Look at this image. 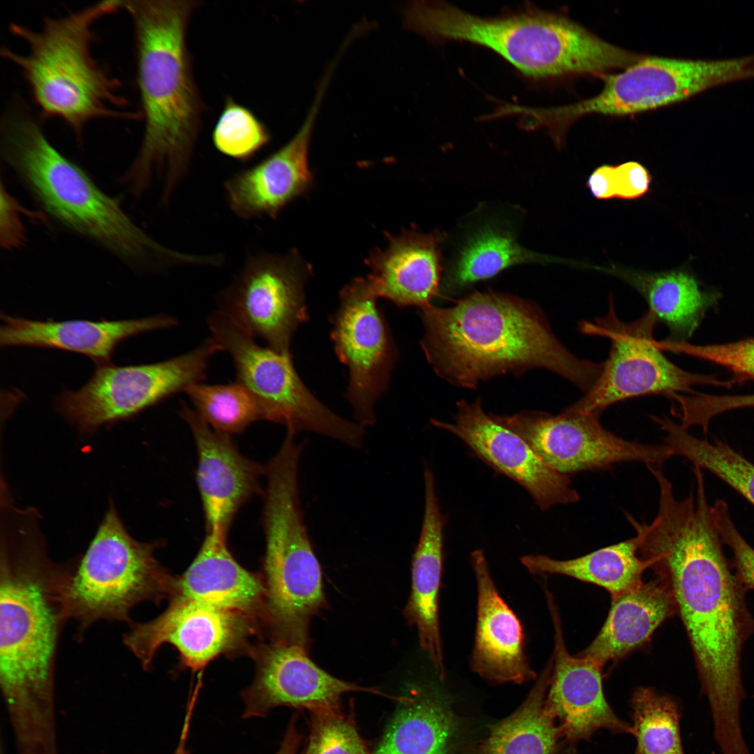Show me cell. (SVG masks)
I'll return each mask as SVG.
<instances>
[{
    "label": "cell",
    "instance_id": "cell-43",
    "mask_svg": "<svg viewBox=\"0 0 754 754\" xmlns=\"http://www.w3.org/2000/svg\"><path fill=\"white\" fill-rule=\"evenodd\" d=\"M586 186L598 200L616 198L614 165H602L596 168L589 176Z\"/></svg>",
    "mask_w": 754,
    "mask_h": 754
},
{
    "label": "cell",
    "instance_id": "cell-5",
    "mask_svg": "<svg viewBox=\"0 0 754 754\" xmlns=\"http://www.w3.org/2000/svg\"><path fill=\"white\" fill-rule=\"evenodd\" d=\"M1 156L39 207L58 226L140 272L184 267L186 253L151 237L77 165L50 142L28 113L10 111L1 131Z\"/></svg>",
    "mask_w": 754,
    "mask_h": 754
},
{
    "label": "cell",
    "instance_id": "cell-44",
    "mask_svg": "<svg viewBox=\"0 0 754 754\" xmlns=\"http://www.w3.org/2000/svg\"><path fill=\"white\" fill-rule=\"evenodd\" d=\"M301 741L302 736L297 727V716H293L276 754H302L299 750Z\"/></svg>",
    "mask_w": 754,
    "mask_h": 754
},
{
    "label": "cell",
    "instance_id": "cell-22",
    "mask_svg": "<svg viewBox=\"0 0 754 754\" xmlns=\"http://www.w3.org/2000/svg\"><path fill=\"white\" fill-rule=\"evenodd\" d=\"M545 593L554 630L552 672L545 704L563 737L575 742L600 729L633 733V727L619 718L605 700L603 667L587 657L568 651L558 609L551 593Z\"/></svg>",
    "mask_w": 754,
    "mask_h": 754
},
{
    "label": "cell",
    "instance_id": "cell-27",
    "mask_svg": "<svg viewBox=\"0 0 754 754\" xmlns=\"http://www.w3.org/2000/svg\"><path fill=\"white\" fill-rule=\"evenodd\" d=\"M226 538L206 534L188 568L182 575L174 577L170 598L202 601L263 623L266 593L263 579L236 561Z\"/></svg>",
    "mask_w": 754,
    "mask_h": 754
},
{
    "label": "cell",
    "instance_id": "cell-1",
    "mask_svg": "<svg viewBox=\"0 0 754 754\" xmlns=\"http://www.w3.org/2000/svg\"><path fill=\"white\" fill-rule=\"evenodd\" d=\"M638 553L670 586L686 628L714 734L723 741L741 736L745 697L741 674L744 644L754 634L746 591L727 559L713 504L698 491L658 501L650 524L635 526Z\"/></svg>",
    "mask_w": 754,
    "mask_h": 754
},
{
    "label": "cell",
    "instance_id": "cell-40",
    "mask_svg": "<svg viewBox=\"0 0 754 754\" xmlns=\"http://www.w3.org/2000/svg\"><path fill=\"white\" fill-rule=\"evenodd\" d=\"M713 506L724 545L733 554L734 572L746 591L754 590V549L735 525L726 502L718 500Z\"/></svg>",
    "mask_w": 754,
    "mask_h": 754
},
{
    "label": "cell",
    "instance_id": "cell-36",
    "mask_svg": "<svg viewBox=\"0 0 754 754\" xmlns=\"http://www.w3.org/2000/svg\"><path fill=\"white\" fill-rule=\"evenodd\" d=\"M633 733L639 754H684L677 702L651 688H638L631 698Z\"/></svg>",
    "mask_w": 754,
    "mask_h": 754
},
{
    "label": "cell",
    "instance_id": "cell-19",
    "mask_svg": "<svg viewBox=\"0 0 754 754\" xmlns=\"http://www.w3.org/2000/svg\"><path fill=\"white\" fill-rule=\"evenodd\" d=\"M457 406L452 423L432 420L431 424L457 436L480 459L519 484L540 510L579 500L570 477L549 466L521 436L486 414L480 399Z\"/></svg>",
    "mask_w": 754,
    "mask_h": 754
},
{
    "label": "cell",
    "instance_id": "cell-25",
    "mask_svg": "<svg viewBox=\"0 0 754 754\" xmlns=\"http://www.w3.org/2000/svg\"><path fill=\"white\" fill-rule=\"evenodd\" d=\"M424 506L419 540L411 564V589L404 609L410 626L415 627L420 649L440 679L445 674L439 628L438 603L443 561V527L435 479L428 465L424 468Z\"/></svg>",
    "mask_w": 754,
    "mask_h": 754
},
{
    "label": "cell",
    "instance_id": "cell-29",
    "mask_svg": "<svg viewBox=\"0 0 754 754\" xmlns=\"http://www.w3.org/2000/svg\"><path fill=\"white\" fill-rule=\"evenodd\" d=\"M399 709L372 754H449L459 720L435 687L417 686L399 697Z\"/></svg>",
    "mask_w": 754,
    "mask_h": 754
},
{
    "label": "cell",
    "instance_id": "cell-17",
    "mask_svg": "<svg viewBox=\"0 0 754 754\" xmlns=\"http://www.w3.org/2000/svg\"><path fill=\"white\" fill-rule=\"evenodd\" d=\"M367 278L341 290L332 338L339 360L349 369L346 399L362 427L376 423L375 405L386 390L397 349Z\"/></svg>",
    "mask_w": 754,
    "mask_h": 754
},
{
    "label": "cell",
    "instance_id": "cell-20",
    "mask_svg": "<svg viewBox=\"0 0 754 754\" xmlns=\"http://www.w3.org/2000/svg\"><path fill=\"white\" fill-rule=\"evenodd\" d=\"M331 75L326 73L302 126L283 146L257 164L239 170L223 184L230 209L239 218L275 219L311 186L308 153L311 133Z\"/></svg>",
    "mask_w": 754,
    "mask_h": 754
},
{
    "label": "cell",
    "instance_id": "cell-3",
    "mask_svg": "<svg viewBox=\"0 0 754 754\" xmlns=\"http://www.w3.org/2000/svg\"><path fill=\"white\" fill-rule=\"evenodd\" d=\"M0 550V684L11 711L52 714L66 596L78 558L57 562L33 509L10 508Z\"/></svg>",
    "mask_w": 754,
    "mask_h": 754
},
{
    "label": "cell",
    "instance_id": "cell-11",
    "mask_svg": "<svg viewBox=\"0 0 754 754\" xmlns=\"http://www.w3.org/2000/svg\"><path fill=\"white\" fill-rule=\"evenodd\" d=\"M207 324L212 337L231 357L236 381L258 402L263 420L295 434L311 431L352 448L363 446L364 428L340 417L312 394L297 374L290 353L259 345L219 309L210 313Z\"/></svg>",
    "mask_w": 754,
    "mask_h": 754
},
{
    "label": "cell",
    "instance_id": "cell-6",
    "mask_svg": "<svg viewBox=\"0 0 754 754\" xmlns=\"http://www.w3.org/2000/svg\"><path fill=\"white\" fill-rule=\"evenodd\" d=\"M404 20L408 29L435 43L457 40L485 47L535 82L601 75L633 61L630 51L566 16L536 8L485 17L444 1H415L404 8Z\"/></svg>",
    "mask_w": 754,
    "mask_h": 754
},
{
    "label": "cell",
    "instance_id": "cell-2",
    "mask_svg": "<svg viewBox=\"0 0 754 754\" xmlns=\"http://www.w3.org/2000/svg\"><path fill=\"white\" fill-rule=\"evenodd\" d=\"M198 1H125L136 48L144 119L139 151L121 184L136 198L154 186L166 206L188 175L205 105L194 77L187 36Z\"/></svg>",
    "mask_w": 754,
    "mask_h": 754
},
{
    "label": "cell",
    "instance_id": "cell-8",
    "mask_svg": "<svg viewBox=\"0 0 754 754\" xmlns=\"http://www.w3.org/2000/svg\"><path fill=\"white\" fill-rule=\"evenodd\" d=\"M298 477L271 474L263 492V623L272 640L309 650L312 618L327 607L320 563L300 505Z\"/></svg>",
    "mask_w": 754,
    "mask_h": 754
},
{
    "label": "cell",
    "instance_id": "cell-24",
    "mask_svg": "<svg viewBox=\"0 0 754 754\" xmlns=\"http://www.w3.org/2000/svg\"><path fill=\"white\" fill-rule=\"evenodd\" d=\"M1 347H38L86 355L96 365L110 364L117 347L138 334L172 328L175 318L167 314L125 320H37L1 313Z\"/></svg>",
    "mask_w": 754,
    "mask_h": 754
},
{
    "label": "cell",
    "instance_id": "cell-45",
    "mask_svg": "<svg viewBox=\"0 0 754 754\" xmlns=\"http://www.w3.org/2000/svg\"><path fill=\"white\" fill-rule=\"evenodd\" d=\"M195 702L194 701H189L187 705L186 713L182 727L179 741L178 745L173 754H188L186 748V741L188 734V729L190 725L191 719L193 714Z\"/></svg>",
    "mask_w": 754,
    "mask_h": 754
},
{
    "label": "cell",
    "instance_id": "cell-16",
    "mask_svg": "<svg viewBox=\"0 0 754 754\" xmlns=\"http://www.w3.org/2000/svg\"><path fill=\"white\" fill-rule=\"evenodd\" d=\"M156 618L132 621L123 642L149 670L160 647L169 644L179 653L183 665L194 671L223 654L249 653V639L258 623L239 612L184 598H170Z\"/></svg>",
    "mask_w": 754,
    "mask_h": 754
},
{
    "label": "cell",
    "instance_id": "cell-23",
    "mask_svg": "<svg viewBox=\"0 0 754 754\" xmlns=\"http://www.w3.org/2000/svg\"><path fill=\"white\" fill-rule=\"evenodd\" d=\"M471 563L478 592L472 671L494 684L536 679L525 653L522 625L496 589L483 551L473 552Z\"/></svg>",
    "mask_w": 754,
    "mask_h": 754
},
{
    "label": "cell",
    "instance_id": "cell-32",
    "mask_svg": "<svg viewBox=\"0 0 754 754\" xmlns=\"http://www.w3.org/2000/svg\"><path fill=\"white\" fill-rule=\"evenodd\" d=\"M637 536L600 548L584 556L556 560L541 554L521 557L532 574H556L573 577L605 589L614 596L640 582L653 561L638 554Z\"/></svg>",
    "mask_w": 754,
    "mask_h": 754
},
{
    "label": "cell",
    "instance_id": "cell-4",
    "mask_svg": "<svg viewBox=\"0 0 754 754\" xmlns=\"http://www.w3.org/2000/svg\"><path fill=\"white\" fill-rule=\"evenodd\" d=\"M421 309L426 357L454 385L475 388L498 375L545 369L586 393L601 374L603 363L568 350L542 311L517 297L476 291L450 307Z\"/></svg>",
    "mask_w": 754,
    "mask_h": 754
},
{
    "label": "cell",
    "instance_id": "cell-18",
    "mask_svg": "<svg viewBox=\"0 0 754 754\" xmlns=\"http://www.w3.org/2000/svg\"><path fill=\"white\" fill-rule=\"evenodd\" d=\"M304 649L275 640L252 646L256 673L242 693L243 717H264L276 707L306 709L316 714L340 709L341 699L349 692L386 695L337 679L318 667Z\"/></svg>",
    "mask_w": 754,
    "mask_h": 754
},
{
    "label": "cell",
    "instance_id": "cell-7",
    "mask_svg": "<svg viewBox=\"0 0 754 754\" xmlns=\"http://www.w3.org/2000/svg\"><path fill=\"white\" fill-rule=\"evenodd\" d=\"M124 3L103 1L63 17H46L38 30L11 23V34L27 50L1 49V56L22 73L41 113L62 120L78 136L96 119L142 117L122 110L128 103L119 92L121 83L91 52L95 24L123 9Z\"/></svg>",
    "mask_w": 754,
    "mask_h": 754
},
{
    "label": "cell",
    "instance_id": "cell-34",
    "mask_svg": "<svg viewBox=\"0 0 754 754\" xmlns=\"http://www.w3.org/2000/svg\"><path fill=\"white\" fill-rule=\"evenodd\" d=\"M658 424L665 433V444L673 456L682 457L693 466L710 472L754 506L753 462L725 442L697 438L667 417L660 418Z\"/></svg>",
    "mask_w": 754,
    "mask_h": 754
},
{
    "label": "cell",
    "instance_id": "cell-35",
    "mask_svg": "<svg viewBox=\"0 0 754 754\" xmlns=\"http://www.w3.org/2000/svg\"><path fill=\"white\" fill-rule=\"evenodd\" d=\"M195 411L214 430L228 435L243 431L263 419L262 409L253 394L238 382L210 385L202 382L184 392Z\"/></svg>",
    "mask_w": 754,
    "mask_h": 754
},
{
    "label": "cell",
    "instance_id": "cell-10",
    "mask_svg": "<svg viewBox=\"0 0 754 754\" xmlns=\"http://www.w3.org/2000/svg\"><path fill=\"white\" fill-rule=\"evenodd\" d=\"M747 57L704 60L645 57L617 74H603L602 91L564 106L529 108L524 111L527 128H546L560 147L565 134L579 118L591 114L626 115L645 112L689 98L713 87L751 79Z\"/></svg>",
    "mask_w": 754,
    "mask_h": 754
},
{
    "label": "cell",
    "instance_id": "cell-42",
    "mask_svg": "<svg viewBox=\"0 0 754 754\" xmlns=\"http://www.w3.org/2000/svg\"><path fill=\"white\" fill-rule=\"evenodd\" d=\"M615 168L616 198L635 200L646 195L652 181L648 169L637 161H627Z\"/></svg>",
    "mask_w": 754,
    "mask_h": 754
},
{
    "label": "cell",
    "instance_id": "cell-46",
    "mask_svg": "<svg viewBox=\"0 0 754 754\" xmlns=\"http://www.w3.org/2000/svg\"><path fill=\"white\" fill-rule=\"evenodd\" d=\"M635 754H639V753L637 752V750H636V752H635Z\"/></svg>",
    "mask_w": 754,
    "mask_h": 754
},
{
    "label": "cell",
    "instance_id": "cell-21",
    "mask_svg": "<svg viewBox=\"0 0 754 754\" xmlns=\"http://www.w3.org/2000/svg\"><path fill=\"white\" fill-rule=\"evenodd\" d=\"M179 415L189 427L198 454L196 480L207 534L227 538L240 507L259 491L265 468L243 456L230 435L213 429L182 402Z\"/></svg>",
    "mask_w": 754,
    "mask_h": 754
},
{
    "label": "cell",
    "instance_id": "cell-14",
    "mask_svg": "<svg viewBox=\"0 0 754 754\" xmlns=\"http://www.w3.org/2000/svg\"><path fill=\"white\" fill-rule=\"evenodd\" d=\"M309 268L295 251L250 253L217 297L219 310L253 338L290 353L292 338L308 318L304 285Z\"/></svg>",
    "mask_w": 754,
    "mask_h": 754
},
{
    "label": "cell",
    "instance_id": "cell-30",
    "mask_svg": "<svg viewBox=\"0 0 754 754\" xmlns=\"http://www.w3.org/2000/svg\"><path fill=\"white\" fill-rule=\"evenodd\" d=\"M612 273L634 288L645 300L658 322L663 323L672 341H686L698 328L707 311L720 295L703 290L686 269L660 272L615 269Z\"/></svg>",
    "mask_w": 754,
    "mask_h": 754
},
{
    "label": "cell",
    "instance_id": "cell-38",
    "mask_svg": "<svg viewBox=\"0 0 754 754\" xmlns=\"http://www.w3.org/2000/svg\"><path fill=\"white\" fill-rule=\"evenodd\" d=\"M656 345L663 351L683 354L725 367L734 375V382L754 380V338L704 345L666 339L656 340Z\"/></svg>",
    "mask_w": 754,
    "mask_h": 754
},
{
    "label": "cell",
    "instance_id": "cell-28",
    "mask_svg": "<svg viewBox=\"0 0 754 754\" xmlns=\"http://www.w3.org/2000/svg\"><path fill=\"white\" fill-rule=\"evenodd\" d=\"M605 623L593 642L579 655L602 667L642 645L667 619L677 614L668 583L658 577L612 596Z\"/></svg>",
    "mask_w": 754,
    "mask_h": 754
},
{
    "label": "cell",
    "instance_id": "cell-9",
    "mask_svg": "<svg viewBox=\"0 0 754 754\" xmlns=\"http://www.w3.org/2000/svg\"><path fill=\"white\" fill-rule=\"evenodd\" d=\"M156 542L133 538L110 504L84 554L78 558L66 596L75 638L99 621H133L131 612L145 602L170 598L174 577L155 557Z\"/></svg>",
    "mask_w": 754,
    "mask_h": 754
},
{
    "label": "cell",
    "instance_id": "cell-39",
    "mask_svg": "<svg viewBox=\"0 0 754 754\" xmlns=\"http://www.w3.org/2000/svg\"><path fill=\"white\" fill-rule=\"evenodd\" d=\"M310 728L303 754H369L355 725L340 709L312 714Z\"/></svg>",
    "mask_w": 754,
    "mask_h": 754
},
{
    "label": "cell",
    "instance_id": "cell-41",
    "mask_svg": "<svg viewBox=\"0 0 754 754\" xmlns=\"http://www.w3.org/2000/svg\"><path fill=\"white\" fill-rule=\"evenodd\" d=\"M1 246L7 250L19 248L27 241L26 230L21 214L24 208L1 183L0 194Z\"/></svg>",
    "mask_w": 754,
    "mask_h": 754
},
{
    "label": "cell",
    "instance_id": "cell-26",
    "mask_svg": "<svg viewBox=\"0 0 754 754\" xmlns=\"http://www.w3.org/2000/svg\"><path fill=\"white\" fill-rule=\"evenodd\" d=\"M385 236L387 247L374 250L366 260L371 271L367 279L373 292L399 307L431 304L440 289L443 235L411 229Z\"/></svg>",
    "mask_w": 754,
    "mask_h": 754
},
{
    "label": "cell",
    "instance_id": "cell-13",
    "mask_svg": "<svg viewBox=\"0 0 754 754\" xmlns=\"http://www.w3.org/2000/svg\"><path fill=\"white\" fill-rule=\"evenodd\" d=\"M221 350L209 337L193 349L163 361L127 366L97 365L77 390L56 399L57 411L83 433L133 417L144 410L202 382L212 358Z\"/></svg>",
    "mask_w": 754,
    "mask_h": 754
},
{
    "label": "cell",
    "instance_id": "cell-31",
    "mask_svg": "<svg viewBox=\"0 0 754 754\" xmlns=\"http://www.w3.org/2000/svg\"><path fill=\"white\" fill-rule=\"evenodd\" d=\"M552 665L551 658L515 711L489 726L475 754H554L563 735L545 704Z\"/></svg>",
    "mask_w": 754,
    "mask_h": 754
},
{
    "label": "cell",
    "instance_id": "cell-33",
    "mask_svg": "<svg viewBox=\"0 0 754 754\" xmlns=\"http://www.w3.org/2000/svg\"><path fill=\"white\" fill-rule=\"evenodd\" d=\"M547 260L546 256L520 245L509 228L485 223L468 235L450 263L444 290H460L513 265Z\"/></svg>",
    "mask_w": 754,
    "mask_h": 754
},
{
    "label": "cell",
    "instance_id": "cell-37",
    "mask_svg": "<svg viewBox=\"0 0 754 754\" xmlns=\"http://www.w3.org/2000/svg\"><path fill=\"white\" fill-rule=\"evenodd\" d=\"M269 141V132L258 117L228 97L212 131L216 149L227 156L246 161Z\"/></svg>",
    "mask_w": 754,
    "mask_h": 754
},
{
    "label": "cell",
    "instance_id": "cell-12",
    "mask_svg": "<svg viewBox=\"0 0 754 754\" xmlns=\"http://www.w3.org/2000/svg\"><path fill=\"white\" fill-rule=\"evenodd\" d=\"M657 323L649 310L633 321L620 320L612 296L604 316L593 322L581 321L582 333L607 338L611 348L595 384L568 408L600 415L608 406L634 397L662 394L670 399L677 394L693 393V387L697 385L730 388L734 385L732 379L725 381L714 375L691 373L669 360L654 339Z\"/></svg>",
    "mask_w": 754,
    "mask_h": 754
},
{
    "label": "cell",
    "instance_id": "cell-15",
    "mask_svg": "<svg viewBox=\"0 0 754 754\" xmlns=\"http://www.w3.org/2000/svg\"><path fill=\"white\" fill-rule=\"evenodd\" d=\"M491 415L521 436L549 466L568 476L621 462L660 466L673 457L665 444H642L614 434L603 427L596 413L567 408L556 415L536 411Z\"/></svg>",
    "mask_w": 754,
    "mask_h": 754
}]
</instances>
